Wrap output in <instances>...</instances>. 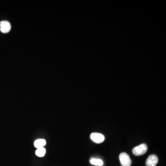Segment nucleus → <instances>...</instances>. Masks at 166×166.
<instances>
[{
	"label": "nucleus",
	"mask_w": 166,
	"mask_h": 166,
	"mask_svg": "<svg viewBox=\"0 0 166 166\" xmlns=\"http://www.w3.org/2000/svg\"><path fill=\"white\" fill-rule=\"evenodd\" d=\"M158 157L155 155H151L146 161V166H156L158 163Z\"/></svg>",
	"instance_id": "obj_5"
},
{
	"label": "nucleus",
	"mask_w": 166,
	"mask_h": 166,
	"mask_svg": "<svg viewBox=\"0 0 166 166\" xmlns=\"http://www.w3.org/2000/svg\"><path fill=\"white\" fill-rule=\"evenodd\" d=\"M46 141L45 139H43V138L36 139L34 143V146L36 148L44 147V146L46 145Z\"/></svg>",
	"instance_id": "obj_6"
},
{
	"label": "nucleus",
	"mask_w": 166,
	"mask_h": 166,
	"mask_svg": "<svg viewBox=\"0 0 166 166\" xmlns=\"http://www.w3.org/2000/svg\"><path fill=\"white\" fill-rule=\"evenodd\" d=\"M11 26L8 21L3 20L0 22V30L3 33H7L10 31Z\"/></svg>",
	"instance_id": "obj_4"
},
{
	"label": "nucleus",
	"mask_w": 166,
	"mask_h": 166,
	"mask_svg": "<svg viewBox=\"0 0 166 166\" xmlns=\"http://www.w3.org/2000/svg\"><path fill=\"white\" fill-rule=\"evenodd\" d=\"M119 159L122 166H131L132 161L128 154L125 152H122L119 155Z\"/></svg>",
	"instance_id": "obj_2"
},
{
	"label": "nucleus",
	"mask_w": 166,
	"mask_h": 166,
	"mask_svg": "<svg viewBox=\"0 0 166 166\" xmlns=\"http://www.w3.org/2000/svg\"><path fill=\"white\" fill-rule=\"evenodd\" d=\"M46 153V150L44 147L37 148L35 152L36 155L39 157H44Z\"/></svg>",
	"instance_id": "obj_7"
},
{
	"label": "nucleus",
	"mask_w": 166,
	"mask_h": 166,
	"mask_svg": "<svg viewBox=\"0 0 166 166\" xmlns=\"http://www.w3.org/2000/svg\"><path fill=\"white\" fill-rule=\"evenodd\" d=\"M90 163L91 164L95 166H103V161L102 160L96 158H92L90 159Z\"/></svg>",
	"instance_id": "obj_8"
},
{
	"label": "nucleus",
	"mask_w": 166,
	"mask_h": 166,
	"mask_svg": "<svg viewBox=\"0 0 166 166\" xmlns=\"http://www.w3.org/2000/svg\"><path fill=\"white\" fill-rule=\"evenodd\" d=\"M91 140L96 144H101L105 140V137L102 134L97 132H93L90 135Z\"/></svg>",
	"instance_id": "obj_3"
},
{
	"label": "nucleus",
	"mask_w": 166,
	"mask_h": 166,
	"mask_svg": "<svg viewBox=\"0 0 166 166\" xmlns=\"http://www.w3.org/2000/svg\"><path fill=\"white\" fill-rule=\"evenodd\" d=\"M147 150L148 146L147 144H142L134 148L132 150V153L135 156H142L144 154Z\"/></svg>",
	"instance_id": "obj_1"
}]
</instances>
